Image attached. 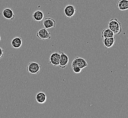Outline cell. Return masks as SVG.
I'll return each mask as SVG.
<instances>
[{"label": "cell", "mask_w": 128, "mask_h": 118, "mask_svg": "<svg viewBox=\"0 0 128 118\" xmlns=\"http://www.w3.org/2000/svg\"><path fill=\"white\" fill-rule=\"evenodd\" d=\"M108 26L114 34L118 35L121 33L122 27L121 22L116 18H112L110 20Z\"/></svg>", "instance_id": "obj_1"}, {"label": "cell", "mask_w": 128, "mask_h": 118, "mask_svg": "<svg viewBox=\"0 0 128 118\" xmlns=\"http://www.w3.org/2000/svg\"><path fill=\"white\" fill-rule=\"evenodd\" d=\"M41 69V66L35 62H30L27 65L26 69L27 72L32 74H37L39 73Z\"/></svg>", "instance_id": "obj_2"}, {"label": "cell", "mask_w": 128, "mask_h": 118, "mask_svg": "<svg viewBox=\"0 0 128 118\" xmlns=\"http://www.w3.org/2000/svg\"><path fill=\"white\" fill-rule=\"evenodd\" d=\"M74 66H79L81 69H83L88 66V63L86 60L81 57L77 56L73 59L72 62V67Z\"/></svg>", "instance_id": "obj_3"}, {"label": "cell", "mask_w": 128, "mask_h": 118, "mask_svg": "<svg viewBox=\"0 0 128 118\" xmlns=\"http://www.w3.org/2000/svg\"><path fill=\"white\" fill-rule=\"evenodd\" d=\"M60 56V52H54L52 53L50 57V64L54 66H59Z\"/></svg>", "instance_id": "obj_4"}, {"label": "cell", "mask_w": 128, "mask_h": 118, "mask_svg": "<svg viewBox=\"0 0 128 118\" xmlns=\"http://www.w3.org/2000/svg\"><path fill=\"white\" fill-rule=\"evenodd\" d=\"M36 36L39 39L44 40L46 39H50L51 38V34L46 28H42L37 31Z\"/></svg>", "instance_id": "obj_5"}, {"label": "cell", "mask_w": 128, "mask_h": 118, "mask_svg": "<svg viewBox=\"0 0 128 118\" xmlns=\"http://www.w3.org/2000/svg\"><path fill=\"white\" fill-rule=\"evenodd\" d=\"M76 12V8L74 5H67L64 9V13L67 18H72Z\"/></svg>", "instance_id": "obj_6"}, {"label": "cell", "mask_w": 128, "mask_h": 118, "mask_svg": "<svg viewBox=\"0 0 128 118\" xmlns=\"http://www.w3.org/2000/svg\"><path fill=\"white\" fill-rule=\"evenodd\" d=\"M69 58L68 56L64 52H60V56L59 66L62 69H64L66 67L69 63Z\"/></svg>", "instance_id": "obj_7"}, {"label": "cell", "mask_w": 128, "mask_h": 118, "mask_svg": "<svg viewBox=\"0 0 128 118\" xmlns=\"http://www.w3.org/2000/svg\"><path fill=\"white\" fill-rule=\"evenodd\" d=\"M2 15L8 20H13L15 18V13L12 8H6L2 10Z\"/></svg>", "instance_id": "obj_8"}, {"label": "cell", "mask_w": 128, "mask_h": 118, "mask_svg": "<svg viewBox=\"0 0 128 118\" xmlns=\"http://www.w3.org/2000/svg\"><path fill=\"white\" fill-rule=\"evenodd\" d=\"M43 25L46 29H49L51 28H53L56 26V20L50 17H46L45 18L43 22Z\"/></svg>", "instance_id": "obj_9"}, {"label": "cell", "mask_w": 128, "mask_h": 118, "mask_svg": "<svg viewBox=\"0 0 128 118\" xmlns=\"http://www.w3.org/2000/svg\"><path fill=\"white\" fill-rule=\"evenodd\" d=\"M36 100L40 104H44L47 100V96L44 92L40 91L37 93L36 96Z\"/></svg>", "instance_id": "obj_10"}, {"label": "cell", "mask_w": 128, "mask_h": 118, "mask_svg": "<svg viewBox=\"0 0 128 118\" xmlns=\"http://www.w3.org/2000/svg\"><path fill=\"white\" fill-rule=\"evenodd\" d=\"M12 46L14 49H19L22 44V38L19 36H16L12 40L11 42Z\"/></svg>", "instance_id": "obj_11"}, {"label": "cell", "mask_w": 128, "mask_h": 118, "mask_svg": "<svg viewBox=\"0 0 128 118\" xmlns=\"http://www.w3.org/2000/svg\"><path fill=\"white\" fill-rule=\"evenodd\" d=\"M115 37H108V38H104L103 40V43L106 49H108L113 46L115 42Z\"/></svg>", "instance_id": "obj_12"}, {"label": "cell", "mask_w": 128, "mask_h": 118, "mask_svg": "<svg viewBox=\"0 0 128 118\" xmlns=\"http://www.w3.org/2000/svg\"><path fill=\"white\" fill-rule=\"evenodd\" d=\"M32 18L35 21L40 22L44 19V14L42 11L37 10L33 13Z\"/></svg>", "instance_id": "obj_13"}, {"label": "cell", "mask_w": 128, "mask_h": 118, "mask_svg": "<svg viewBox=\"0 0 128 118\" xmlns=\"http://www.w3.org/2000/svg\"><path fill=\"white\" fill-rule=\"evenodd\" d=\"M117 6L120 10H126L128 9V0H118Z\"/></svg>", "instance_id": "obj_14"}, {"label": "cell", "mask_w": 128, "mask_h": 118, "mask_svg": "<svg viewBox=\"0 0 128 118\" xmlns=\"http://www.w3.org/2000/svg\"><path fill=\"white\" fill-rule=\"evenodd\" d=\"M114 35L113 32L109 28H104L101 32V37L102 38L114 37Z\"/></svg>", "instance_id": "obj_15"}, {"label": "cell", "mask_w": 128, "mask_h": 118, "mask_svg": "<svg viewBox=\"0 0 128 118\" xmlns=\"http://www.w3.org/2000/svg\"><path fill=\"white\" fill-rule=\"evenodd\" d=\"M72 68L73 69V71L76 74L80 73L82 70V69L77 66H74L72 67Z\"/></svg>", "instance_id": "obj_16"}, {"label": "cell", "mask_w": 128, "mask_h": 118, "mask_svg": "<svg viewBox=\"0 0 128 118\" xmlns=\"http://www.w3.org/2000/svg\"><path fill=\"white\" fill-rule=\"evenodd\" d=\"M4 50L1 47H0V59L2 58L4 56Z\"/></svg>", "instance_id": "obj_17"}, {"label": "cell", "mask_w": 128, "mask_h": 118, "mask_svg": "<svg viewBox=\"0 0 128 118\" xmlns=\"http://www.w3.org/2000/svg\"><path fill=\"white\" fill-rule=\"evenodd\" d=\"M0 40H1V37H0Z\"/></svg>", "instance_id": "obj_18"}]
</instances>
